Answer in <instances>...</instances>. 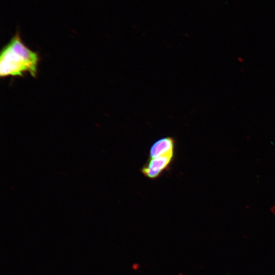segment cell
<instances>
[{"label":"cell","instance_id":"obj_1","mask_svg":"<svg viewBox=\"0 0 275 275\" xmlns=\"http://www.w3.org/2000/svg\"><path fill=\"white\" fill-rule=\"evenodd\" d=\"M39 61L38 53L23 43L17 31L1 50L0 76H22L29 73L32 77H36Z\"/></svg>","mask_w":275,"mask_h":275},{"label":"cell","instance_id":"obj_2","mask_svg":"<svg viewBox=\"0 0 275 275\" xmlns=\"http://www.w3.org/2000/svg\"><path fill=\"white\" fill-rule=\"evenodd\" d=\"M175 158V154H166L153 158H148L141 169V172L146 178L155 180L169 169Z\"/></svg>","mask_w":275,"mask_h":275},{"label":"cell","instance_id":"obj_3","mask_svg":"<svg viewBox=\"0 0 275 275\" xmlns=\"http://www.w3.org/2000/svg\"><path fill=\"white\" fill-rule=\"evenodd\" d=\"M176 142L171 136L161 138L155 141L151 146L149 151V158L175 154Z\"/></svg>","mask_w":275,"mask_h":275}]
</instances>
